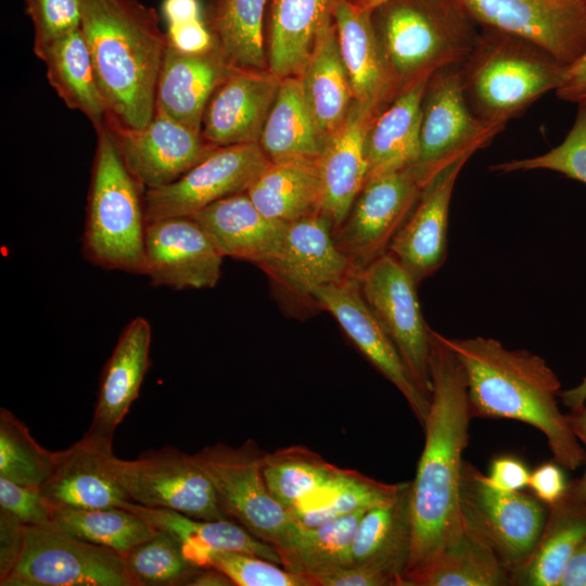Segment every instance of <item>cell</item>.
Returning <instances> with one entry per match:
<instances>
[{"instance_id":"obj_34","label":"cell","mask_w":586,"mask_h":586,"mask_svg":"<svg viewBox=\"0 0 586 586\" xmlns=\"http://www.w3.org/2000/svg\"><path fill=\"white\" fill-rule=\"evenodd\" d=\"M246 193L263 215L284 224L321 214L319 158L269 161Z\"/></svg>"},{"instance_id":"obj_10","label":"cell","mask_w":586,"mask_h":586,"mask_svg":"<svg viewBox=\"0 0 586 586\" xmlns=\"http://www.w3.org/2000/svg\"><path fill=\"white\" fill-rule=\"evenodd\" d=\"M426 182L416 165L367 179L332 230L337 250L356 273L387 253Z\"/></svg>"},{"instance_id":"obj_49","label":"cell","mask_w":586,"mask_h":586,"mask_svg":"<svg viewBox=\"0 0 586 586\" xmlns=\"http://www.w3.org/2000/svg\"><path fill=\"white\" fill-rule=\"evenodd\" d=\"M168 42L177 49L189 52H204L217 44L207 22L196 18L167 25Z\"/></svg>"},{"instance_id":"obj_17","label":"cell","mask_w":586,"mask_h":586,"mask_svg":"<svg viewBox=\"0 0 586 586\" xmlns=\"http://www.w3.org/2000/svg\"><path fill=\"white\" fill-rule=\"evenodd\" d=\"M311 296L316 308L328 311L370 364L402 393L423 425L430 398L417 386L395 345L366 304L357 275L317 286Z\"/></svg>"},{"instance_id":"obj_3","label":"cell","mask_w":586,"mask_h":586,"mask_svg":"<svg viewBox=\"0 0 586 586\" xmlns=\"http://www.w3.org/2000/svg\"><path fill=\"white\" fill-rule=\"evenodd\" d=\"M88 44L111 120L131 128L155 114L156 87L168 46L154 9L138 0H80Z\"/></svg>"},{"instance_id":"obj_9","label":"cell","mask_w":586,"mask_h":586,"mask_svg":"<svg viewBox=\"0 0 586 586\" xmlns=\"http://www.w3.org/2000/svg\"><path fill=\"white\" fill-rule=\"evenodd\" d=\"M106 466L136 504L174 510L198 520L228 519L211 480L193 455L166 446L135 460H123L111 451Z\"/></svg>"},{"instance_id":"obj_38","label":"cell","mask_w":586,"mask_h":586,"mask_svg":"<svg viewBox=\"0 0 586 586\" xmlns=\"http://www.w3.org/2000/svg\"><path fill=\"white\" fill-rule=\"evenodd\" d=\"M403 483L386 484L357 471L340 469L319 488L300 500L290 511L305 526L369 510L391 501Z\"/></svg>"},{"instance_id":"obj_4","label":"cell","mask_w":586,"mask_h":586,"mask_svg":"<svg viewBox=\"0 0 586 586\" xmlns=\"http://www.w3.org/2000/svg\"><path fill=\"white\" fill-rule=\"evenodd\" d=\"M564 65L523 38L483 28L459 66L466 100L486 124L505 127L558 88Z\"/></svg>"},{"instance_id":"obj_42","label":"cell","mask_w":586,"mask_h":586,"mask_svg":"<svg viewBox=\"0 0 586 586\" xmlns=\"http://www.w3.org/2000/svg\"><path fill=\"white\" fill-rule=\"evenodd\" d=\"M337 467L305 446L266 453L263 473L271 495L290 512L304 497L327 482Z\"/></svg>"},{"instance_id":"obj_20","label":"cell","mask_w":586,"mask_h":586,"mask_svg":"<svg viewBox=\"0 0 586 586\" xmlns=\"http://www.w3.org/2000/svg\"><path fill=\"white\" fill-rule=\"evenodd\" d=\"M471 156L455 161L425 183L390 244L387 253L417 284L432 276L445 260L451 194L459 173Z\"/></svg>"},{"instance_id":"obj_30","label":"cell","mask_w":586,"mask_h":586,"mask_svg":"<svg viewBox=\"0 0 586 586\" xmlns=\"http://www.w3.org/2000/svg\"><path fill=\"white\" fill-rule=\"evenodd\" d=\"M339 0H268V69L283 79L300 76Z\"/></svg>"},{"instance_id":"obj_13","label":"cell","mask_w":586,"mask_h":586,"mask_svg":"<svg viewBox=\"0 0 586 586\" xmlns=\"http://www.w3.org/2000/svg\"><path fill=\"white\" fill-rule=\"evenodd\" d=\"M258 268L291 313L317 309L314 289L357 275L337 250L332 227L321 214L288 224L280 249Z\"/></svg>"},{"instance_id":"obj_59","label":"cell","mask_w":586,"mask_h":586,"mask_svg":"<svg viewBox=\"0 0 586 586\" xmlns=\"http://www.w3.org/2000/svg\"><path fill=\"white\" fill-rule=\"evenodd\" d=\"M352 1L360 9L372 12L378 7L391 0H352Z\"/></svg>"},{"instance_id":"obj_46","label":"cell","mask_w":586,"mask_h":586,"mask_svg":"<svg viewBox=\"0 0 586 586\" xmlns=\"http://www.w3.org/2000/svg\"><path fill=\"white\" fill-rule=\"evenodd\" d=\"M279 565L245 552L215 550L207 555L204 568L219 570L238 586H316L310 577Z\"/></svg>"},{"instance_id":"obj_51","label":"cell","mask_w":586,"mask_h":586,"mask_svg":"<svg viewBox=\"0 0 586 586\" xmlns=\"http://www.w3.org/2000/svg\"><path fill=\"white\" fill-rule=\"evenodd\" d=\"M564 469L558 462H546L530 475L528 486L535 496L548 507L558 502L566 493L568 482Z\"/></svg>"},{"instance_id":"obj_43","label":"cell","mask_w":586,"mask_h":586,"mask_svg":"<svg viewBox=\"0 0 586 586\" xmlns=\"http://www.w3.org/2000/svg\"><path fill=\"white\" fill-rule=\"evenodd\" d=\"M55 453L40 446L10 410L0 409V476L40 487L50 475Z\"/></svg>"},{"instance_id":"obj_8","label":"cell","mask_w":586,"mask_h":586,"mask_svg":"<svg viewBox=\"0 0 586 586\" xmlns=\"http://www.w3.org/2000/svg\"><path fill=\"white\" fill-rule=\"evenodd\" d=\"M264 454L249 440L240 447L224 443L206 446L193 457L211 480L227 518L278 552L298 522L271 495L263 473Z\"/></svg>"},{"instance_id":"obj_54","label":"cell","mask_w":586,"mask_h":586,"mask_svg":"<svg viewBox=\"0 0 586 586\" xmlns=\"http://www.w3.org/2000/svg\"><path fill=\"white\" fill-rule=\"evenodd\" d=\"M162 13L167 25L202 17L199 0H164Z\"/></svg>"},{"instance_id":"obj_1","label":"cell","mask_w":586,"mask_h":586,"mask_svg":"<svg viewBox=\"0 0 586 586\" xmlns=\"http://www.w3.org/2000/svg\"><path fill=\"white\" fill-rule=\"evenodd\" d=\"M430 408L424 446L410 485L411 548L405 586H418L433 561L460 531L462 454L470 415L464 370L443 335L431 330Z\"/></svg>"},{"instance_id":"obj_21","label":"cell","mask_w":586,"mask_h":586,"mask_svg":"<svg viewBox=\"0 0 586 586\" xmlns=\"http://www.w3.org/2000/svg\"><path fill=\"white\" fill-rule=\"evenodd\" d=\"M280 84L269 69L234 67L206 105L203 138L215 146L258 143Z\"/></svg>"},{"instance_id":"obj_11","label":"cell","mask_w":586,"mask_h":586,"mask_svg":"<svg viewBox=\"0 0 586 586\" xmlns=\"http://www.w3.org/2000/svg\"><path fill=\"white\" fill-rule=\"evenodd\" d=\"M460 509L471 526L491 545L513 575L532 555L547 514L540 500L519 492L501 491L486 475L463 461Z\"/></svg>"},{"instance_id":"obj_40","label":"cell","mask_w":586,"mask_h":586,"mask_svg":"<svg viewBox=\"0 0 586 586\" xmlns=\"http://www.w3.org/2000/svg\"><path fill=\"white\" fill-rule=\"evenodd\" d=\"M268 0H220L207 21L217 46L235 67L268 69L265 16Z\"/></svg>"},{"instance_id":"obj_53","label":"cell","mask_w":586,"mask_h":586,"mask_svg":"<svg viewBox=\"0 0 586 586\" xmlns=\"http://www.w3.org/2000/svg\"><path fill=\"white\" fill-rule=\"evenodd\" d=\"M555 92L562 101L586 106V50L574 62L564 66Z\"/></svg>"},{"instance_id":"obj_48","label":"cell","mask_w":586,"mask_h":586,"mask_svg":"<svg viewBox=\"0 0 586 586\" xmlns=\"http://www.w3.org/2000/svg\"><path fill=\"white\" fill-rule=\"evenodd\" d=\"M0 510L22 525L39 526L53 522L54 508L39 487L21 485L0 476Z\"/></svg>"},{"instance_id":"obj_16","label":"cell","mask_w":586,"mask_h":586,"mask_svg":"<svg viewBox=\"0 0 586 586\" xmlns=\"http://www.w3.org/2000/svg\"><path fill=\"white\" fill-rule=\"evenodd\" d=\"M476 25L531 41L569 65L586 50V0H457Z\"/></svg>"},{"instance_id":"obj_28","label":"cell","mask_w":586,"mask_h":586,"mask_svg":"<svg viewBox=\"0 0 586 586\" xmlns=\"http://www.w3.org/2000/svg\"><path fill=\"white\" fill-rule=\"evenodd\" d=\"M410 485L405 482L388 502L361 517L351 548V563L388 576L405 586L404 572L411 548Z\"/></svg>"},{"instance_id":"obj_57","label":"cell","mask_w":586,"mask_h":586,"mask_svg":"<svg viewBox=\"0 0 586 586\" xmlns=\"http://www.w3.org/2000/svg\"><path fill=\"white\" fill-rule=\"evenodd\" d=\"M559 397L563 405L571 410L584 406L586 402V377L575 387L560 391Z\"/></svg>"},{"instance_id":"obj_19","label":"cell","mask_w":586,"mask_h":586,"mask_svg":"<svg viewBox=\"0 0 586 586\" xmlns=\"http://www.w3.org/2000/svg\"><path fill=\"white\" fill-rule=\"evenodd\" d=\"M145 265L153 285L175 290L212 289L224 256L192 217H169L146 224Z\"/></svg>"},{"instance_id":"obj_50","label":"cell","mask_w":586,"mask_h":586,"mask_svg":"<svg viewBox=\"0 0 586 586\" xmlns=\"http://www.w3.org/2000/svg\"><path fill=\"white\" fill-rule=\"evenodd\" d=\"M316 586H395L386 575L364 566L335 568L313 577Z\"/></svg>"},{"instance_id":"obj_18","label":"cell","mask_w":586,"mask_h":586,"mask_svg":"<svg viewBox=\"0 0 586 586\" xmlns=\"http://www.w3.org/2000/svg\"><path fill=\"white\" fill-rule=\"evenodd\" d=\"M106 125L125 165L144 190L174 182L217 148L201 132L157 111L141 128L126 127L110 118Z\"/></svg>"},{"instance_id":"obj_14","label":"cell","mask_w":586,"mask_h":586,"mask_svg":"<svg viewBox=\"0 0 586 586\" xmlns=\"http://www.w3.org/2000/svg\"><path fill=\"white\" fill-rule=\"evenodd\" d=\"M504 128L484 123L471 111L459 66H446L428 79L420 130L417 168L429 181L455 161L473 155Z\"/></svg>"},{"instance_id":"obj_6","label":"cell","mask_w":586,"mask_h":586,"mask_svg":"<svg viewBox=\"0 0 586 586\" xmlns=\"http://www.w3.org/2000/svg\"><path fill=\"white\" fill-rule=\"evenodd\" d=\"M372 21L402 88L460 66L480 33L457 0H391L372 11Z\"/></svg>"},{"instance_id":"obj_47","label":"cell","mask_w":586,"mask_h":586,"mask_svg":"<svg viewBox=\"0 0 586 586\" xmlns=\"http://www.w3.org/2000/svg\"><path fill=\"white\" fill-rule=\"evenodd\" d=\"M34 26V50L80 28V0H24Z\"/></svg>"},{"instance_id":"obj_27","label":"cell","mask_w":586,"mask_h":586,"mask_svg":"<svg viewBox=\"0 0 586 586\" xmlns=\"http://www.w3.org/2000/svg\"><path fill=\"white\" fill-rule=\"evenodd\" d=\"M151 326L132 319L120 333L100 379L98 400L87 432L112 441L114 432L138 397L150 365Z\"/></svg>"},{"instance_id":"obj_31","label":"cell","mask_w":586,"mask_h":586,"mask_svg":"<svg viewBox=\"0 0 586 586\" xmlns=\"http://www.w3.org/2000/svg\"><path fill=\"white\" fill-rule=\"evenodd\" d=\"M122 508L137 513L155 530L173 535L181 544L186 558L196 566L204 568L207 555L215 550L245 552L281 565L280 556L272 546L231 520H198L174 510L145 507L133 501H126Z\"/></svg>"},{"instance_id":"obj_12","label":"cell","mask_w":586,"mask_h":586,"mask_svg":"<svg viewBox=\"0 0 586 586\" xmlns=\"http://www.w3.org/2000/svg\"><path fill=\"white\" fill-rule=\"evenodd\" d=\"M360 293L420 391L431 396V328L411 275L388 253L357 273Z\"/></svg>"},{"instance_id":"obj_29","label":"cell","mask_w":586,"mask_h":586,"mask_svg":"<svg viewBox=\"0 0 586 586\" xmlns=\"http://www.w3.org/2000/svg\"><path fill=\"white\" fill-rule=\"evenodd\" d=\"M429 78L402 88L372 119L366 137L367 179L418 163L422 100Z\"/></svg>"},{"instance_id":"obj_35","label":"cell","mask_w":586,"mask_h":586,"mask_svg":"<svg viewBox=\"0 0 586 586\" xmlns=\"http://www.w3.org/2000/svg\"><path fill=\"white\" fill-rule=\"evenodd\" d=\"M298 78L314 118L328 139L344 123L354 103L334 20L321 29Z\"/></svg>"},{"instance_id":"obj_60","label":"cell","mask_w":586,"mask_h":586,"mask_svg":"<svg viewBox=\"0 0 586 586\" xmlns=\"http://www.w3.org/2000/svg\"><path fill=\"white\" fill-rule=\"evenodd\" d=\"M577 437L582 442L585 448V454H586V432L577 434ZM585 461H586V458H585ZM578 482H579L581 489L584 496L586 497V470H585L584 476L581 480H578Z\"/></svg>"},{"instance_id":"obj_5","label":"cell","mask_w":586,"mask_h":586,"mask_svg":"<svg viewBox=\"0 0 586 586\" xmlns=\"http://www.w3.org/2000/svg\"><path fill=\"white\" fill-rule=\"evenodd\" d=\"M97 132L82 253L101 268L145 276V190L125 165L107 125Z\"/></svg>"},{"instance_id":"obj_32","label":"cell","mask_w":586,"mask_h":586,"mask_svg":"<svg viewBox=\"0 0 586 586\" xmlns=\"http://www.w3.org/2000/svg\"><path fill=\"white\" fill-rule=\"evenodd\" d=\"M586 540V497L578 480L549 507L542 535L528 559L513 575V584L558 586L572 555Z\"/></svg>"},{"instance_id":"obj_7","label":"cell","mask_w":586,"mask_h":586,"mask_svg":"<svg viewBox=\"0 0 586 586\" xmlns=\"http://www.w3.org/2000/svg\"><path fill=\"white\" fill-rule=\"evenodd\" d=\"M1 586H135L124 557L53 524L22 525L0 557Z\"/></svg>"},{"instance_id":"obj_55","label":"cell","mask_w":586,"mask_h":586,"mask_svg":"<svg viewBox=\"0 0 586 586\" xmlns=\"http://www.w3.org/2000/svg\"><path fill=\"white\" fill-rule=\"evenodd\" d=\"M558 586H586V540L569 559Z\"/></svg>"},{"instance_id":"obj_61","label":"cell","mask_w":586,"mask_h":586,"mask_svg":"<svg viewBox=\"0 0 586 586\" xmlns=\"http://www.w3.org/2000/svg\"><path fill=\"white\" fill-rule=\"evenodd\" d=\"M217 1H220V0H215V2H217Z\"/></svg>"},{"instance_id":"obj_2","label":"cell","mask_w":586,"mask_h":586,"mask_svg":"<svg viewBox=\"0 0 586 586\" xmlns=\"http://www.w3.org/2000/svg\"><path fill=\"white\" fill-rule=\"evenodd\" d=\"M443 339L464 370L472 418L524 422L544 434L561 467L582 466L585 448L558 407L561 384L542 357L491 337Z\"/></svg>"},{"instance_id":"obj_45","label":"cell","mask_w":586,"mask_h":586,"mask_svg":"<svg viewBox=\"0 0 586 586\" xmlns=\"http://www.w3.org/2000/svg\"><path fill=\"white\" fill-rule=\"evenodd\" d=\"M491 169L499 173L548 169L586 184V106H578L572 128L556 148L533 157L498 163Z\"/></svg>"},{"instance_id":"obj_26","label":"cell","mask_w":586,"mask_h":586,"mask_svg":"<svg viewBox=\"0 0 586 586\" xmlns=\"http://www.w3.org/2000/svg\"><path fill=\"white\" fill-rule=\"evenodd\" d=\"M192 218L224 257L257 267L278 252L288 227L263 215L246 192L216 201Z\"/></svg>"},{"instance_id":"obj_15","label":"cell","mask_w":586,"mask_h":586,"mask_svg":"<svg viewBox=\"0 0 586 586\" xmlns=\"http://www.w3.org/2000/svg\"><path fill=\"white\" fill-rule=\"evenodd\" d=\"M268 163L258 143L217 146L174 182L144 191L146 224L192 217L216 201L246 192Z\"/></svg>"},{"instance_id":"obj_22","label":"cell","mask_w":586,"mask_h":586,"mask_svg":"<svg viewBox=\"0 0 586 586\" xmlns=\"http://www.w3.org/2000/svg\"><path fill=\"white\" fill-rule=\"evenodd\" d=\"M333 20L354 101L378 114L402 87L378 38L372 12L360 9L352 0H339Z\"/></svg>"},{"instance_id":"obj_23","label":"cell","mask_w":586,"mask_h":586,"mask_svg":"<svg viewBox=\"0 0 586 586\" xmlns=\"http://www.w3.org/2000/svg\"><path fill=\"white\" fill-rule=\"evenodd\" d=\"M112 441L86 432L69 448L55 451L54 467L39 487L54 508H110L131 501L106 466Z\"/></svg>"},{"instance_id":"obj_37","label":"cell","mask_w":586,"mask_h":586,"mask_svg":"<svg viewBox=\"0 0 586 586\" xmlns=\"http://www.w3.org/2000/svg\"><path fill=\"white\" fill-rule=\"evenodd\" d=\"M505 585H513L510 571L463 517L457 536L440 552L418 586Z\"/></svg>"},{"instance_id":"obj_56","label":"cell","mask_w":586,"mask_h":586,"mask_svg":"<svg viewBox=\"0 0 586 586\" xmlns=\"http://www.w3.org/2000/svg\"><path fill=\"white\" fill-rule=\"evenodd\" d=\"M189 586H231L233 582L215 568H200L189 579Z\"/></svg>"},{"instance_id":"obj_24","label":"cell","mask_w":586,"mask_h":586,"mask_svg":"<svg viewBox=\"0 0 586 586\" xmlns=\"http://www.w3.org/2000/svg\"><path fill=\"white\" fill-rule=\"evenodd\" d=\"M234 67L217 44L189 53L168 42L157 80L155 111L201 132L212 94Z\"/></svg>"},{"instance_id":"obj_44","label":"cell","mask_w":586,"mask_h":586,"mask_svg":"<svg viewBox=\"0 0 586 586\" xmlns=\"http://www.w3.org/2000/svg\"><path fill=\"white\" fill-rule=\"evenodd\" d=\"M124 559L135 586L187 585L200 569L186 558L179 540L161 530Z\"/></svg>"},{"instance_id":"obj_39","label":"cell","mask_w":586,"mask_h":586,"mask_svg":"<svg viewBox=\"0 0 586 586\" xmlns=\"http://www.w3.org/2000/svg\"><path fill=\"white\" fill-rule=\"evenodd\" d=\"M365 512L360 510L317 526L298 523L290 540L278 551L281 566L313 579L322 572L351 565L353 538Z\"/></svg>"},{"instance_id":"obj_36","label":"cell","mask_w":586,"mask_h":586,"mask_svg":"<svg viewBox=\"0 0 586 586\" xmlns=\"http://www.w3.org/2000/svg\"><path fill=\"white\" fill-rule=\"evenodd\" d=\"M327 142L306 102L298 76L281 79L259 142L269 161L319 158Z\"/></svg>"},{"instance_id":"obj_52","label":"cell","mask_w":586,"mask_h":586,"mask_svg":"<svg viewBox=\"0 0 586 586\" xmlns=\"http://www.w3.org/2000/svg\"><path fill=\"white\" fill-rule=\"evenodd\" d=\"M531 472L521 461L511 456H502L492 461L487 481L494 487L507 491L519 492L528 486Z\"/></svg>"},{"instance_id":"obj_33","label":"cell","mask_w":586,"mask_h":586,"mask_svg":"<svg viewBox=\"0 0 586 586\" xmlns=\"http://www.w3.org/2000/svg\"><path fill=\"white\" fill-rule=\"evenodd\" d=\"M34 53L44 63L47 79L66 106L82 113L95 130L102 128L109 111L80 28L35 49Z\"/></svg>"},{"instance_id":"obj_25","label":"cell","mask_w":586,"mask_h":586,"mask_svg":"<svg viewBox=\"0 0 586 586\" xmlns=\"http://www.w3.org/2000/svg\"><path fill=\"white\" fill-rule=\"evenodd\" d=\"M375 115L354 101L344 123L327 139L319 156L321 215L332 230L344 220L367 180L366 137Z\"/></svg>"},{"instance_id":"obj_58","label":"cell","mask_w":586,"mask_h":586,"mask_svg":"<svg viewBox=\"0 0 586 586\" xmlns=\"http://www.w3.org/2000/svg\"><path fill=\"white\" fill-rule=\"evenodd\" d=\"M570 425L574 431L575 435L586 432V406L572 409L570 413L566 415Z\"/></svg>"},{"instance_id":"obj_41","label":"cell","mask_w":586,"mask_h":586,"mask_svg":"<svg viewBox=\"0 0 586 586\" xmlns=\"http://www.w3.org/2000/svg\"><path fill=\"white\" fill-rule=\"evenodd\" d=\"M52 524L123 557L156 532L143 518L122 507L58 508Z\"/></svg>"}]
</instances>
